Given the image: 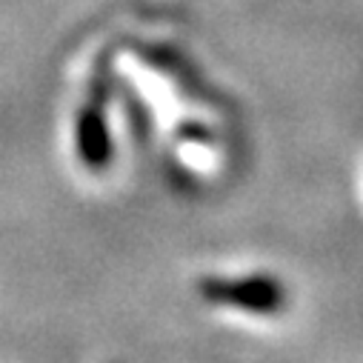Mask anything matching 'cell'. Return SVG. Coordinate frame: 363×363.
<instances>
[{"label": "cell", "instance_id": "6da1fadb", "mask_svg": "<svg viewBox=\"0 0 363 363\" xmlns=\"http://www.w3.org/2000/svg\"><path fill=\"white\" fill-rule=\"evenodd\" d=\"M198 295L212 306L272 318L286 309V286L275 275H209L198 284Z\"/></svg>", "mask_w": 363, "mask_h": 363}, {"label": "cell", "instance_id": "7a4b0ae2", "mask_svg": "<svg viewBox=\"0 0 363 363\" xmlns=\"http://www.w3.org/2000/svg\"><path fill=\"white\" fill-rule=\"evenodd\" d=\"M74 146L86 169L101 172L112 163V135H109V123L104 115V95L92 98L80 109L77 126H74Z\"/></svg>", "mask_w": 363, "mask_h": 363}]
</instances>
